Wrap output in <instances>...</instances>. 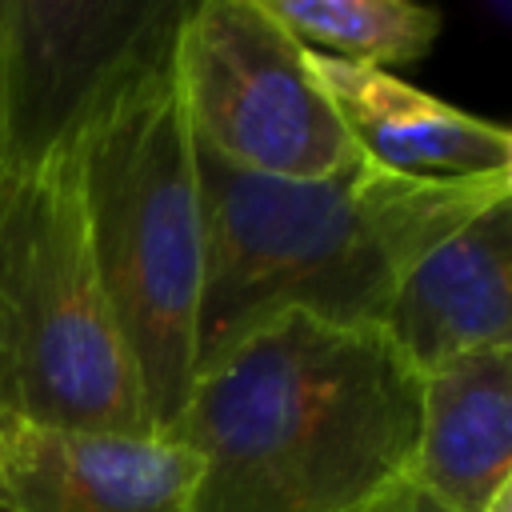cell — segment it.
<instances>
[{
  "instance_id": "277c9868",
  "label": "cell",
  "mask_w": 512,
  "mask_h": 512,
  "mask_svg": "<svg viewBox=\"0 0 512 512\" xmlns=\"http://www.w3.org/2000/svg\"><path fill=\"white\" fill-rule=\"evenodd\" d=\"M0 412L152 436L136 364L92 260L76 148L0 176Z\"/></svg>"
},
{
  "instance_id": "ba28073f",
  "label": "cell",
  "mask_w": 512,
  "mask_h": 512,
  "mask_svg": "<svg viewBox=\"0 0 512 512\" xmlns=\"http://www.w3.org/2000/svg\"><path fill=\"white\" fill-rule=\"evenodd\" d=\"M380 332L420 376L512 344V200L424 252L396 284Z\"/></svg>"
},
{
  "instance_id": "8992f818",
  "label": "cell",
  "mask_w": 512,
  "mask_h": 512,
  "mask_svg": "<svg viewBox=\"0 0 512 512\" xmlns=\"http://www.w3.org/2000/svg\"><path fill=\"white\" fill-rule=\"evenodd\" d=\"M184 8L188 0H0V176L76 148L112 88L172 44Z\"/></svg>"
},
{
  "instance_id": "8fae6325",
  "label": "cell",
  "mask_w": 512,
  "mask_h": 512,
  "mask_svg": "<svg viewBox=\"0 0 512 512\" xmlns=\"http://www.w3.org/2000/svg\"><path fill=\"white\" fill-rule=\"evenodd\" d=\"M260 8L304 48L384 68L428 56L444 16L408 0H260Z\"/></svg>"
},
{
  "instance_id": "52a82bcc",
  "label": "cell",
  "mask_w": 512,
  "mask_h": 512,
  "mask_svg": "<svg viewBox=\"0 0 512 512\" xmlns=\"http://www.w3.org/2000/svg\"><path fill=\"white\" fill-rule=\"evenodd\" d=\"M196 468V456L164 436L0 412V512H184Z\"/></svg>"
},
{
  "instance_id": "7a4b0ae2",
  "label": "cell",
  "mask_w": 512,
  "mask_h": 512,
  "mask_svg": "<svg viewBox=\"0 0 512 512\" xmlns=\"http://www.w3.org/2000/svg\"><path fill=\"white\" fill-rule=\"evenodd\" d=\"M200 300L192 380L264 320L304 308L332 324H380L404 272L500 200L512 176H400L356 160L324 180H280L196 144Z\"/></svg>"
},
{
  "instance_id": "4fadbf2b",
  "label": "cell",
  "mask_w": 512,
  "mask_h": 512,
  "mask_svg": "<svg viewBox=\"0 0 512 512\" xmlns=\"http://www.w3.org/2000/svg\"><path fill=\"white\" fill-rule=\"evenodd\" d=\"M484 512H512V480H508V484L488 500V508H484Z\"/></svg>"
},
{
  "instance_id": "6da1fadb",
  "label": "cell",
  "mask_w": 512,
  "mask_h": 512,
  "mask_svg": "<svg viewBox=\"0 0 512 512\" xmlns=\"http://www.w3.org/2000/svg\"><path fill=\"white\" fill-rule=\"evenodd\" d=\"M416 432L420 372L380 324L288 308L192 380L164 440L200 464L184 512H372Z\"/></svg>"
},
{
  "instance_id": "5b68a950",
  "label": "cell",
  "mask_w": 512,
  "mask_h": 512,
  "mask_svg": "<svg viewBox=\"0 0 512 512\" xmlns=\"http://www.w3.org/2000/svg\"><path fill=\"white\" fill-rule=\"evenodd\" d=\"M192 140L232 168L324 180L360 160L340 112L260 0L188 4L172 44Z\"/></svg>"
},
{
  "instance_id": "3957f363",
  "label": "cell",
  "mask_w": 512,
  "mask_h": 512,
  "mask_svg": "<svg viewBox=\"0 0 512 512\" xmlns=\"http://www.w3.org/2000/svg\"><path fill=\"white\" fill-rule=\"evenodd\" d=\"M172 44L112 88L76 144L92 260L152 436L172 428L192 392L200 300V176Z\"/></svg>"
},
{
  "instance_id": "9c48e42d",
  "label": "cell",
  "mask_w": 512,
  "mask_h": 512,
  "mask_svg": "<svg viewBox=\"0 0 512 512\" xmlns=\"http://www.w3.org/2000/svg\"><path fill=\"white\" fill-rule=\"evenodd\" d=\"M304 60L364 160L400 176H512V132L504 124L444 104L388 68L336 60L312 48H304Z\"/></svg>"
},
{
  "instance_id": "7c38bea8",
  "label": "cell",
  "mask_w": 512,
  "mask_h": 512,
  "mask_svg": "<svg viewBox=\"0 0 512 512\" xmlns=\"http://www.w3.org/2000/svg\"><path fill=\"white\" fill-rule=\"evenodd\" d=\"M372 512H452L448 504H440L436 496H428L424 488H416L412 480L404 488H396L388 500H380Z\"/></svg>"
},
{
  "instance_id": "5bb4252c",
  "label": "cell",
  "mask_w": 512,
  "mask_h": 512,
  "mask_svg": "<svg viewBox=\"0 0 512 512\" xmlns=\"http://www.w3.org/2000/svg\"><path fill=\"white\" fill-rule=\"evenodd\" d=\"M0 168H4V40H0Z\"/></svg>"
},
{
  "instance_id": "30bf717a",
  "label": "cell",
  "mask_w": 512,
  "mask_h": 512,
  "mask_svg": "<svg viewBox=\"0 0 512 512\" xmlns=\"http://www.w3.org/2000/svg\"><path fill=\"white\" fill-rule=\"evenodd\" d=\"M512 480V344L420 376L412 484L452 512H484Z\"/></svg>"
}]
</instances>
